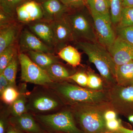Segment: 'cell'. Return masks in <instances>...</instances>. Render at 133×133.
<instances>
[{"instance_id": "obj_1", "label": "cell", "mask_w": 133, "mask_h": 133, "mask_svg": "<svg viewBox=\"0 0 133 133\" xmlns=\"http://www.w3.org/2000/svg\"><path fill=\"white\" fill-rule=\"evenodd\" d=\"M47 87L58 96L65 105L71 107L108 101L107 90H92L68 81L54 82Z\"/></svg>"}, {"instance_id": "obj_2", "label": "cell", "mask_w": 133, "mask_h": 133, "mask_svg": "<svg viewBox=\"0 0 133 133\" xmlns=\"http://www.w3.org/2000/svg\"><path fill=\"white\" fill-rule=\"evenodd\" d=\"M77 49L87 55L89 61L99 72L107 89L116 84L115 73L116 65L108 50L98 42H76Z\"/></svg>"}, {"instance_id": "obj_3", "label": "cell", "mask_w": 133, "mask_h": 133, "mask_svg": "<svg viewBox=\"0 0 133 133\" xmlns=\"http://www.w3.org/2000/svg\"><path fill=\"white\" fill-rule=\"evenodd\" d=\"M111 108L108 101L70 107L75 120L85 133H101L108 131L104 115Z\"/></svg>"}, {"instance_id": "obj_4", "label": "cell", "mask_w": 133, "mask_h": 133, "mask_svg": "<svg viewBox=\"0 0 133 133\" xmlns=\"http://www.w3.org/2000/svg\"><path fill=\"white\" fill-rule=\"evenodd\" d=\"M34 115L36 120L51 133H85L76 125L70 108L49 114Z\"/></svg>"}, {"instance_id": "obj_5", "label": "cell", "mask_w": 133, "mask_h": 133, "mask_svg": "<svg viewBox=\"0 0 133 133\" xmlns=\"http://www.w3.org/2000/svg\"><path fill=\"white\" fill-rule=\"evenodd\" d=\"M35 89L29 94L27 101L28 111L35 115L47 114L58 111L65 105L54 92L47 86Z\"/></svg>"}, {"instance_id": "obj_6", "label": "cell", "mask_w": 133, "mask_h": 133, "mask_svg": "<svg viewBox=\"0 0 133 133\" xmlns=\"http://www.w3.org/2000/svg\"><path fill=\"white\" fill-rule=\"evenodd\" d=\"M65 17L70 26L75 42H98L91 15L77 12L67 14Z\"/></svg>"}, {"instance_id": "obj_7", "label": "cell", "mask_w": 133, "mask_h": 133, "mask_svg": "<svg viewBox=\"0 0 133 133\" xmlns=\"http://www.w3.org/2000/svg\"><path fill=\"white\" fill-rule=\"evenodd\" d=\"M108 102L118 114L127 116L133 113V86L117 84L107 90Z\"/></svg>"}, {"instance_id": "obj_8", "label": "cell", "mask_w": 133, "mask_h": 133, "mask_svg": "<svg viewBox=\"0 0 133 133\" xmlns=\"http://www.w3.org/2000/svg\"><path fill=\"white\" fill-rule=\"evenodd\" d=\"M18 59L21 65L22 81L45 86L54 83L45 70L34 63L28 55L20 53Z\"/></svg>"}, {"instance_id": "obj_9", "label": "cell", "mask_w": 133, "mask_h": 133, "mask_svg": "<svg viewBox=\"0 0 133 133\" xmlns=\"http://www.w3.org/2000/svg\"><path fill=\"white\" fill-rule=\"evenodd\" d=\"M91 14L98 42L107 49L114 43L117 37L111 16L94 13Z\"/></svg>"}, {"instance_id": "obj_10", "label": "cell", "mask_w": 133, "mask_h": 133, "mask_svg": "<svg viewBox=\"0 0 133 133\" xmlns=\"http://www.w3.org/2000/svg\"><path fill=\"white\" fill-rule=\"evenodd\" d=\"M116 66L133 62V46L117 37L108 48Z\"/></svg>"}, {"instance_id": "obj_11", "label": "cell", "mask_w": 133, "mask_h": 133, "mask_svg": "<svg viewBox=\"0 0 133 133\" xmlns=\"http://www.w3.org/2000/svg\"><path fill=\"white\" fill-rule=\"evenodd\" d=\"M19 44L21 53L32 51L52 53L50 47L43 42L31 31L26 29H24L21 33Z\"/></svg>"}, {"instance_id": "obj_12", "label": "cell", "mask_w": 133, "mask_h": 133, "mask_svg": "<svg viewBox=\"0 0 133 133\" xmlns=\"http://www.w3.org/2000/svg\"><path fill=\"white\" fill-rule=\"evenodd\" d=\"M16 15L19 21L33 23L44 18L43 12L41 5L35 1H29L17 8Z\"/></svg>"}, {"instance_id": "obj_13", "label": "cell", "mask_w": 133, "mask_h": 133, "mask_svg": "<svg viewBox=\"0 0 133 133\" xmlns=\"http://www.w3.org/2000/svg\"><path fill=\"white\" fill-rule=\"evenodd\" d=\"M49 22L54 32L55 45H64L69 42L75 41L70 26L65 16Z\"/></svg>"}, {"instance_id": "obj_14", "label": "cell", "mask_w": 133, "mask_h": 133, "mask_svg": "<svg viewBox=\"0 0 133 133\" xmlns=\"http://www.w3.org/2000/svg\"><path fill=\"white\" fill-rule=\"evenodd\" d=\"M36 121L31 114L26 112L20 116H11L9 123L23 133H45Z\"/></svg>"}, {"instance_id": "obj_15", "label": "cell", "mask_w": 133, "mask_h": 133, "mask_svg": "<svg viewBox=\"0 0 133 133\" xmlns=\"http://www.w3.org/2000/svg\"><path fill=\"white\" fill-rule=\"evenodd\" d=\"M45 21L61 19L66 14L68 9L60 0H45L41 4Z\"/></svg>"}, {"instance_id": "obj_16", "label": "cell", "mask_w": 133, "mask_h": 133, "mask_svg": "<svg viewBox=\"0 0 133 133\" xmlns=\"http://www.w3.org/2000/svg\"><path fill=\"white\" fill-rule=\"evenodd\" d=\"M29 28L34 35L50 48L55 46L54 32L49 22H34L29 25Z\"/></svg>"}, {"instance_id": "obj_17", "label": "cell", "mask_w": 133, "mask_h": 133, "mask_svg": "<svg viewBox=\"0 0 133 133\" xmlns=\"http://www.w3.org/2000/svg\"><path fill=\"white\" fill-rule=\"evenodd\" d=\"M19 32V26L14 22L1 26L0 53L15 43Z\"/></svg>"}, {"instance_id": "obj_18", "label": "cell", "mask_w": 133, "mask_h": 133, "mask_svg": "<svg viewBox=\"0 0 133 133\" xmlns=\"http://www.w3.org/2000/svg\"><path fill=\"white\" fill-rule=\"evenodd\" d=\"M115 78L118 85L133 86V62L116 66Z\"/></svg>"}, {"instance_id": "obj_19", "label": "cell", "mask_w": 133, "mask_h": 133, "mask_svg": "<svg viewBox=\"0 0 133 133\" xmlns=\"http://www.w3.org/2000/svg\"><path fill=\"white\" fill-rule=\"evenodd\" d=\"M27 55L34 63L45 69L53 64L59 63L58 58L52 53L30 51Z\"/></svg>"}, {"instance_id": "obj_20", "label": "cell", "mask_w": 133, "mask_h": 133, "mask_svg": "<svg viewBox=\"0 0 133 133\" xmlns=\"http://www.w3.org/2000/svg\"><path fill=\"white\" fill-rule=\"evenodd\" d=\"M44 70L53 82L68 81L71 75L66 67L59 63L53 64Z\"/></svg>"}, {"instance_id": "obj_21", "label": "cell", "mask_w": 133, "mask_h": 133, "mask_svg": "<svg viewBox=\"0 0 133 133\" xmlns=\"http://www.w3.org/2000/svg\"><path fill=\"white\" fill-rule=\"evenodd\" d=\"M58 55L60 58L74 67L79 66L81 64V54L71 45H66L62 48Z\"/></svg>"}, {"instance_id": "obj_22", "label": "cell", "mask_w": 133, "mask_h": 133, "mask_svg": "<svg viewBox=\"0 0 133 133\" xmlns=\"http://www.w3.org/2000/svg\"><path fill=\"white\" fill-rule=\"evenodd\" d=\"M86 5L91 13L110 15L108 0H87Z\"/></svg>"}, {"instance_id": "obj_23", "label": "cell", "mask_w": 133, "mask_h": 133, "mask_svg": "<svg viewBox=\"0 0 133 133\" xmlns=\"http://www.w3.org/2000/svg\"><path fill=\"white\" fill-rule=\"evenodd\" d=\"M17 55V50L15 43L0 53V74L2 73Z\"/></svg>"}, {"instance_id": "obj_24", "label": "cell", "mask_w": 133, "mask_h": 133, "mask_svg": "<svg viewBox=\"0 0 133 133\" xmlns=\"http://www.w3.org/2000/svg\"><path fill=\"white\" fill-rule=\"evenodd\" d=\"M87 72L88 76V84L87 88L95 91H104L108 90L101 76L91 70H88Z\"/></svg>"}, {"instance_id": "obj_25", "label": "cell", "mask_w": 133, "mask_h": 133, "mask_svg": "<svg viewBox=\"0 0 133 133\" xmlns=\"http://www.w3.org/2000/svg\"><path fill=\"white\" fill-rule=\"evenodd\" d=\"M26 98V94H21L19 97L10 105V112L12 116H19L28 112Z\"/></svg>"}, {"instance_id": "obj_26", "label": "cell", "mask_w": 133, "mask_h": 133, "mask_svg": "<svg viewBox=\"0 0 133 133\" xmlns=\"http://www.w3.org/2000/svg\"><path fill=\"white\" fill-rule=\"evenodd\" d=\"M110 16L112 23L116 25L119 22L124 8L122 0H108Z\"/></svg>"}, {"instance_id": "obj_27", "label": "cell", "mask_w": 133, "mask_h": 133, "mask_svg": "<svg viewBox=\"0 0 133 133\" xmlns=\"http://www.w3.org/2000/svg\"><path fill=\"white\" fill-rule=\"evenodd\" d=\"M17 59H18V56L17 55L2 73L7 79L10 86L15 87L16 86V79L18 65Z\"/></svg>"}, {"instance_id": "obj_28", "label": "cell", "mask_w": 133, "mask_h": 133, "mask_svg": "<svg viewBox=\"0 0 133 133\" xmlns=\"http://www.w3.org/2000/svg\"><path fill=\"white\" fill-rule=\"evenodd\" d=\"M23 0H0L1 10L13 18L17 9L22 5Z\"/></svg>"}, {"instance_id": "obj_29", "label": "cell", "mask_w": 133, "mask_h": 133, "mask_svg": "<svg viewBox=\"0 0 133 133\" xmlns=\"http://www.w3.org/2000/svg\"><path fill=\"white\" fill-rule=\"evenodd\" d=\"M133 26V7H124L120 20L116 29L124 28Z\"/></svg>"}, {"instance_id": "obj_30", "label": "cell", "mask_w": 133, "mask_h": 133, "mask_svg": "<svg viewBox=\"0 0 133 133\" xmlns=\"http://www.w3.org/2000/svg\"><path fill=\"white\" fill-rule=\"evenodd\" d=\"M21 94L15 87L9 86L1 94V99L5 104L10 105L19 97Z\"/></svg>"}, {"instance_id": "obj_31", "label": "cell", "mask_w": 133, "mask_h": 133, "mask_svg": "<svg viewBox=\"0 0 133 133\" xmlns=\"http://www.w3.org/2000/svg\"><path fill=\"white\" fill-rule=\"evenodd\" d=\"M116 36L133 46V26L124 28L116 29Z\"/></svg>"}, {"instance_id": "obj_32", "label": "cell", "mask_w": 133, "mask_h": 133, "mask_svg": "<svg viewBox=\"0 0 133 133\" xmlns=\"http://www.w3.org/2000/svg\"><path fill=\"white\" fill-rule=\"evenodd\" d=\"M69 80L74 81L78 85L87 88L88 81L87 72L83 71L77 72L69 77Z\"/></svg>"}, {"instance_id": "obj_33", "label": "cell", "mask_w": 133, "mask_h": 133, "mask_svg": "<svg viewBox=\"0 0 133 133\" xmlns=\"http://www.w3.org/2000/svg\"><path fill=\"white\" fill-rule=\"evenodd\" d=\"M69 9H78L86 5L87 0H60Z\"/></svg>"}, {"instance_id": "obj_34", "label": "cell", "mask_w": 133, "mask_h": 133, "mask_svg": "<svg viewBox=\"0 0 133 133\" xmlns=\"http://www.w3.org/2000/svg\"><path fill=\"white\" fill-rule=\"evenodd\" d=\"M105 125L107 130L111 131H117L121 127V121L117 118L105 121Z\"/></svg>"}, {"instance_id": "obj_35", "label": "cell", "mask_w": 133, "mask_h": 133, "mask_svg": "<svg viewBox=\"0 0 133 133\" xmlns=\"http://www.w3.org/2000/svg\"><path fill=\"white\" fill-rule=\"evenodd\" d=\"M118 113L112 108L108 109L105 112L104 117L105 121L117 118Z\"/></svg>"}, {"instance_id": "obj_36", "label": "cell", "mask_w": 133, "mask_h": 133, "mask_svg": "<svg viewBox=\"0 0 133 133\" xmlns=\"http://www.w3.org/2000/svg\"><path fill=\"white\" fill-rule=\"evenodd\" d=\"M11 86L10 84L3 74H0V94L3 91L9 87Z\"/></svg>"}, {"instance_id": "obj_37", "label": "cell", "mask_w": 133, "mask_h": 133, "mask_svg": "<svg viewBox=\"0 0 133 133\" xmlns=\"http://www.w3.org/2000/svg\"><path fill=\"white\" fill-rule=\"evenodd\" d=\"M8 122L5 118L1 117L0 119V133H5L6 132Z\"/></svg>"}, {"instance_id": "obj_38", "label": "cell", "mask_w": 133, "mask_h": 133, "mask_svg": "<svg viewBox=\"0 0 133 133\" xmlns=\"http://www.w3.org/2000/svg\"><path fill=\"white\" fill-rule=\"evenodd\" d=\"M6 133H23L19 130L18 129L12 125L11 124H9V125L7 129Z\"/></svg>"}, {"instance_id": "obj_39", "label": "cell", "mask_w": 133, "mask_h": 133, "mask_svg": "<svg viewBox=\"0 0 133 133\" xmlns=\"http://www.w3.org/2000/svg\"><path fill=\"white\" fill-rule=\"evenodd\" d=\"M120 133H133V130L126 128L122 126L118 130Z\"/></svg>"}, {"instance_id": "obj_40", "label": "cell", "mask_w": 133, "mask_h": 133, "mask_svg": "<svg viewBox=\"0 0 133 133\" xmlns=\"http://www.w3.org/2000/svg\"><path fill=\"white\" fill-rule=\"evenodd\" d=\"M124 7H133V0H122Z\"/></svg>"}, {"instance_id": "obj_41", "label": "cell", "mask_w": 133, "mask_h": 133, "mask_svg": "<svg viewBox=\"0 0 133 133\" xmlns=\"http://www.w3.org/2000/svg\"><path fill=\"white\" fill-rule=\"evenodd\" d=\"M127 117L129 121L133 125V113L129 115Z\"/></svg>"}, {"instance_id": "obj_42", "label": "cell", "mask_w": 133, "mask_h": 133, "mask_svg": "<svg viewBox=\"0 0 133 133\" xmlns=\"http://www.w3.org/2000/svg\"><path fill=\"white\" fill-rule=\"evenodd\" d=\"M101 133H120L118 131H105V132H102Z\"/></svg>"}, {"instance_id": "obj_43", "label": "cell", "mask_w": 133, "mask_h": 133, "mask_svg": "<svg viewBox=\"0 0 133 133\" xmlns=\"http://www.w3.org/2000/svg\"><path fill=\"white\" fill-rule=\"evenodd\" d=\"M23 1H28V0H23Z\"/></svg>"}, {"instance_id": "obj_44", "label": "cell", "mask_w": 133, "mask_h": 133, "mask_svg": "<svg viewBox=\"0 0 133 133\" xmlns=\"http://www.w3.org/2000/svg\"><path fill=\"white\" fill-rule=\"evenodd\" d=\"M45 133H46V132H45Z\"/></svg>"}]
</instances>
